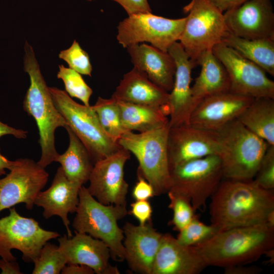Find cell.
Listing matches in <instances>:
<instances>
[{
	"label": "cell",
	"mask_w": 274,
	"mask_h": 274,
	"mask_svg": "<svg viewBox=\"0 0 274 274\" xmlns=\"http://www.w3.org/2000/svg\"><path fill=\"white\" fill-rule=\"evenodd\" d=\"M129 214L134 216L139 222V224L145 225L151 220L152 209L148 200H135L130 205Z\"/></svg>",
	"instance_id": "8d00e7d4"
},
{
	"label": "cell",
	"mask_w": 274,
	"mask_h": 274,
	"mask_svg": "<svg viewBox=\"0 0 274 274\" xmlns=\"http://www.w3.org/2000/svg\"><path fill=\"white\" fill-rule=\"evenodd\" d=\"M58 56L67 63L70 68L80 74L91 76L92 67L89 56L76 40L69 48L61 51Z\"/></svg>",
	"instance_id": "e575fe53"
},
{
	"label": "cell",
	"mask_w": 274,
	"mask_h": 274,
	"mask_svg": "<svg viewBox=\"0 0 274 274\" xmlns=\"http://www.w3.org/2000/svg\"><path fill=\"white\" fill-rule=\"evenodd\" d=\"M130 157L129 151L121 147L114 154L95 163L87 189L98 202L126 206L128 184L124 179V168Z\"/></svg>",
	"instance_id": "5bb4252c"
},
{
	"label": "cell",
	"mask_w": 274,
	"mask_h": 274,
	"mask_svg": "<svg viewBox=\"0 0 274 274\" xmlns=\"http://www.w3.org/2000/svg\"><path fill=\"white\" fill-rule=\"evenodd\" d=\"M167 193L169 200L168 207L173 212V217L169 224L174 227V230L179 232L196 216V211L186 196L171 190Z\"/></svg>",
	"instance_id": "d6a6232c"
},
{
	"label": "cell",
	"mask_w": 274,
	"mask_h": 274,
	"mask_svg": "<svg viewBox=\"0 0 274 274\" xmlns=\"http://www.w3.org/2000/svg\"><path fill=\"white\" fill-rule=\"evenodd\" d=\"M125 260L135 273L151 274L153 263L162 236L151 220L145 225L126 222L123 227Z\"/></svg>",
	"instance_id": "ffe728a7"
},
{
	"label": "cell",
	"mask_w": 274,
	"mask_h": 274,
	"mask_svg": "<svg viewBox=\"0 0 274 274\" xmlns=\"http://www.w3.org/2000/svg\"><path fill=\"white\" fill-rule=\"evenodd\" d=\"M126 11L128 15L151 13L152 10L147 0H113Z\"/></svg>",
	"instance_id": "74e56055"
},
{
	"label": "cell",
	"mask_w": 274,
	"mask_h": 274,
	"mask_svg": "<svg viewBox=\"0 0 274 274\" xmlns=\"http://www.w3.org/2000/svg\"><path fill=\"white\" fill-rule=\"evenodd\" d=\"M92 107L105 132L111 139L118 143L126 131L122 124L117 100L112 97L109 99L98 97Z\"/></svg>",
	"instance_id": "f546056e"
},
{
	"label": "cell",
	"mask_w": 274,
	"mask_h": 274,
	"mask_svg": "<svg viewBox=\"0 0 274 274\" xmlns=\"http://www.w3.org/2000/svg\"><path fill=\"white\" fill-rule=\"evenodd\" d=\"M183 11L187 16L179 42L197 65L202 54L222 42L228 32L223 12L208 0H191Z\"/></svg>",
	"instance_id": "ba28073f"
},
{
	"label": "cell",
	"mask_w": 274,
	"mask_h": 274,
	"mask_svg": "<svg viewBox=\"0 0 274 274\" xmlns=\"http://www.w3.org/2000/svg\"><path fill=\"white\" fill-rule=\"evenodd\" d=\"M9 209V215L0 219V256L16 261L11 253L16 249L22 253L25 262L33 263L44 244L60 235L42 228L34 219L21 216L15 207Z\"/></svg>",
	"instance_id": "30bf717a"
},
{
	"label": "cell",
	"mask_w": 274,
	"mask_h": 274,
	"mask_svg": "<svg viewBox=\"0 0 274 274\" xmlns=\"http://www.w3.org/2000/svg\"><path fill=\"white\" fill-rule=\"evenodd\" d=\"M218 231L219 230L214 226L212 224L206 225L196 216L186 226L179 231L176 239L183 246L193 247L206 242Z\"/></svg>",
	"instance_id": "836d02e7"
},
{
	"label": "cell",
	"mask_w": 274,
	"mask_h": 274,
	"mask_svg": "<svg viewBox=\"0 0 274 274\" xmlns=\"http://www.w3.org/2000/svg\"><path fill=\"white\" fill-rule=\"evenodd\" d=\"M169 128L168 123L145 132L126 131L118 141L121 147L135 156L139 163L137 175L152 185L155 196L167 193L170 187L167 153Z\"/></svg>",
	"instance_id": "8992f818"
},
{
	"label": "cell",
	"mask_w": 274,
	"mask_h": 274,
	"mask_svg": "<svg viewBox=\"0 0 274 274\" xmlns=\"http://www.w3.org/2000/svg\"><path fill=\"white\" fill-rule=\"evenodd\" d=\"M237 120L269 145H274V99L254 98Z\"/></svg>",
	"instance_id": "4316f807"
},
{
	"label": "cell",
	"mask_w": 274,
	"mask_h": 274,
	"mask_svg": "<svg viewBox=\"0 0 274 274\" xmlns=\"http://www.w3.org/2000/svg\"><path fill=\"white\" fill-rule=\"evenodd\" d=\"M33 263L32 274H59L67 264L59 247L48 242Z\"/></svg>",
	"instance_id": "4dcf8cb0"
},
{
	"label": "cell",
	"mask_w": 274,
	"mask_h": 274,
	"mask_svg": "<svg viewBox=\"0 0 274 274\" xmlns=\"http://www.w3.org/2000/svg\"><path fill=\"white\" fill-rule=\"evenodd\" d=\"M222 12L234 8L248 0H208Z\"/></svg>",
	"instance_id": "b9f144b4"
},
{
	"label": "cell",
	"mask_w": 274,
	"mask_h": 274,
	"mask_svg": "<svg viewBox=\"0 0 274 274\" xmlns=\"http://www.w3.org/2000/svg\"><path fill=\"white\" fill-rule=\"evenodd\" d=\"M207 266L192 247L180 244L169 233L163 234L151 274H198Z\"/></svg>",
	"instance_id": "7402d4cb"
},
{
	"label": "cell",
	"mask_w": 274,
	"mask_h": 274,
	"mask_svg": "<svg viewBox=\"0 0 274 274\" xmlns=\"http://www.w3.org/2000/svg\"><path fill=\"white\" fill-rule=\"evenodd\" d=\"M49 89L66 125L85 145L94 164L121 147L105 132L92 106L77 103L66 91L56 87H49Z\"/></svg>",
	"instance_id": "52a82bcc"
},
{
	"label": "cell",
	"mask_w": 274,
	"mask_h": 274,
	"mask_svg": "<svg viewBox=\"0 0 274 274\" xmlns=\"http://www.w3.org/2000/svg\"><path fill=\"white\" fill-rule=\"evenodd\" d=\"M169 171V190L188 197L195 211L205 208L223 178L221 160L216 155L187 161Z\"/></svg>",
	"instance_id": "9c48e42d"
},
{
	"label": "cell",
	"mask_w": 274,
	"mask_h": 274,
	"mask_svg": "<svg viewBox=\"0 0 274 274\" xmlns=\"http://www.w3.org/2000/svg\"><path fill=\"white\" fill-rule=\"evenodd\" d=\"M167 52L176 65L174 82L168 93L169 124L170 127L188 124L195 107L191 92V72L196 66L179 42L174 43Z\"/></svg>",
	"instance_id": "e0dca14e"
},
{
	"label": "cell",
	"mask_w": 274,
	"mask_h": 274,
	"mask_svg": "<svg viewBox=\"0 0 274 274\" xmlns=\"http://www.w3.org/2000/svg\"><path fill=\"white\" fill-rule=\"evenodd\" d=\"M49 174L29 158H19L6 176L0 179V212L23 203L31 210L38 194L46 185Z\"/></svg>",
	"instance_id": "4fadbf2b"
},
{
	"label": "cell",
	"mask_w": 274,
	"mask_h": 274,
	"mask_svg": "<svg viewBox=\"0 0 274 274\" xmlns=\"http://www.w3.org/2000/svg\"><path fill=\"white\" fill-rule=\"evenodd\" d=\"M62 274H93L94 271L89 266L80 264H67L62 268Z\"/></svg>",
	"instance_id": "ab89813d"
},
{
	"label": "cell",
	"mask_w": 274,
	"mask_h": 274,
	"mask_svg": "<svg viewBox=\"0 0 274 274\" xmlns=\"http://www.w3.org/2000/svg\"><path fill=\"white\" fill-rule=\"evenodd\" d=\"M220 144L223 178L248 181L253 180L269 144L237 119L216 131Z\"/></svg>",
	"instance_id": "277c9868"
},
{
	"label": "cell",
	"mask_w": 274,
	"mask_h": 274,
	"mask_svg": "<svg viewBox=\"0 0 274 274\" xmlns=\"http://www.w3.org/2000/svg\"><path fill=\"white\" fill-rule=\"evenodd\" d=\"M211 197V224L219 231L266 223L274 210L273 190L253 180H222Z\"/></svg>",
	"instance_id": "6da1fadb"
},
{
	"label": "cell",
	"mask_w": 274,
	"mask_h": 274,
	"mask_svg": "<svg viewBox=\"0 0 274 274\" xmlns=\"http://www.w3.org/2000/svg\"><path fill=\"white\" fill-rule=\"evenodd\" d=\"M81 187L70 181L59 166L51 186L47 190L41 191L34 201V205L43 209V216L46 219L53 216L60 217L68 237L73 234L70 229L68 214L76 213Z\"/></svg>",
	"instance_id": "44dd1931"
},
{
	"label": "cell",
	"mask_w": 274,
	"mask_h": 274,
	"mask_svg": "<svg viewBox=\"0 0 274 274\" xmlns=\"http://www.w3.org/2000/svg\"><path fill=\"white\" fill-rule=\"evenodd\" d=\"M15 164V161L9 160L1 154L0 148V176L6 174V169L10 170Z\"/></svg>",
	"instance_id": "f6af8a7d"
},
{
	"label": "cell",
	"mask_w": 274,
	"mask_h": 274,
	"mask_svg": "<svg viewBox=\"0 0 274 274\" xmlns=\"http://www.w3.org/2000/svg\"><path fill=\"white\" fill-rule=\"evenodd\" d=\"M254 98L227 91L207 97L193 110L189 121L191 125L216 131L237 119Z\"/></svg>",
	"instance_id": "ac0fdd59"
},
{
	"label": "cell",
	"mask_w": 274,
	"mask_h": 274,
	"mask_svg": "<svg viewBox=\"0 0 274 274\" xmlns=\"http://www.w3.org/2000/svg\"><path fill=\"white\" fill-rule=\"evenodd\" d=\"M134 67L145 73L149 80L169 92L173 86L176 65L167 52L146 43L127 48Z\"/></svg>",
	"instance_id": "cb8c5ba5"
},
{
	"label": "cell",
	"mask_w": 274,
	"mask_h": 274,
	"mask_svg": "<svg viewBox=\"0 0 274 274\" xmlns=\"http://www.w3.org/2000/svg\"><path fill=\"white\" fill-rule=\"evenodd\" d=\"M220 144L216 131L184 124L170 127L167 153L170 169L189 161L219 155ZM170 172V171H169Z\"/></svg>",
	"instance_id": "9a60e30c"
},
{
	"label": "cell",
	"mask_w": 274,
	"mask_h": 274,
	"mask_svg": "<svg viewBox=\"0 0 274 274\" xmlns=\"http://www.w3.org/2000/svg\"><path fill=\"white\" fill-rule=\"evenodd\" d=\"M87 1H89V2H90V1H94V0H87Z\"/></svg>",
	"instance_id": "bcb514c9"
},
{
	"label": "cell",
	"mask_w": 274,
	"mask_h": 274,
	"mask_svg": "<svg viewBox=\"0 0 274 274\" xmlns=\"http://www.w3.org/2000/svg\"><path fill=\"white\" fill-rule=\"evenodd\" d=\"M197 65H201V71L191 86L195 107L207 97L229 91L230 86L227 71L212 50L202 54Z\"/></svg>",
	"instance_id": "d4e9b609"
},
{
	"label": "cell",
	"mask_w": 274,
	"mask_h": 274,
	"mask_svg": "<svg viewBox=\"0 0 274 274\" xmlns=\"http://www.w3.org/2000/svg\"><path fill=\"white\" fill-rule=\"evenodd\" d=\"M75 234L70 237L64 234L58 238L59 248L67 264L88 266L97 274L120 273L118 268L109 262L111 254L106 244L86 233L75 230Z\"/></svg>",
	"instance_id": "d6986e66"
},
{
	"label": "cell",
	"mask_w": 274,
	"mask_h": 274,
	"mask_svg": "<svg viewBox=\"0 0 274 274\" xmlns=\"http://www.w3.org/2000/svg\"><path fill=\"white\" fill-rule=\"evenodd\" d=\"M253 180L264 189L273 190L274 145H268Z\"/></svg>",
	"instance_id": "d590c367"
},
{
	"label": "cell",
	"mask_w": 274,
	"mask_h": 274,
	"mask_svg": "<svg viewBox=\"0 0 274 274\" xmlns=\"http://www.w3.org/2000/svg\"><path fill=\"white\" fill-rule=\"evenodd\" d=\"M116 100L120 109L122 124L126 131L145 132L169 123L168 116L161 109Z\"/></svg>",
	"instance_id": "83f0119b"
},
{
	"label": "cell",
	"mask_w": 274,
	"mask_h": 274,
	"mask_svg": "<svg viewBox=\"0 0 274 274\" xmlns=\"http://www.w3.org/2000/svg\"><path fill=\"white\" fill-rule=\"evenodd\" d=\"M212 51L227 71L229 91L254 98L274 99V82L262 68L222 42L216 45Z\"/></svg>",
	"instance_id": "7c38bea8"
},
{
	"label": "cell",
	"mask_w": 274,
	"mask_h": 274,
	"mask_svg": "<svg viewBox=\"0 0 274 274\" xmlns=\"http://www.w3.org/2000/svg\"><path fill=\"white\" fill-rule=\"evenodd\" d=\"M228 32L247 39L274 40V12L270 0H248L223 13Z\"/></svg>",
	"instance_id": "2e32d148"
},
{
	"label": "cell",
	"mask_w": 274,
	"mask_h": 274,
	"mask_svg": "<svg viewBox=\"0 0 274 274\" xmlns=\"http://www.w3.org/2000/svg\"><path fill=\"white\" fill-rule=\"evenodd\" d=\"M244 265H238L225 267L224 273L226 274H257L262 270L259 267Z\"/></svg>",
	"instance_id": "60d3db41"
},
{
	"label": "cell",
	"mask_w": 274,
	"mask_h": 274,
	"mask_svg": "<svg viewBox=\"0 0 274 274\" xmlns=\"http://www.w3.org/2000/svg\"><path fill=\"white\" fill-rule=\"evenodd\" d=\"M76 213L72 223L75 231L102 241L109 248L114 260H125L123 230L118 221L128 214L126 206L101 203L83 185L79 190Z\"/></svg>",
	"instance_id": "5b68a950"
},
{
	"label": "cell",
	"mask_w": 274,
	"mask_h": 274,
	"mask_svg": "<svg viewBox=\"0 0 274 274\" xmlns=\"http://www.w3.org/2000/svg\"><path fill=\"white\" fill-rule=\"evenodd\" d=\"M24 51V71L29 77L30 85L23 108L36 122L39 134L38 142L41 148V156L37 163L45 168L55 162L58 155L55 146V130L59 127H65L66 123L54 105L33 48L27 41Z\"/></svg>",
	"instance_id": "3957f363"
},
{
	"label": "cell",
	"mask_w": 274,
	"mask_h": 274,
	"mask_svg": "<svg viewBox=\"0 0 274 274\" xmlns=\"http://www.w3.org/2000/svg\"><path fill=\"white\" fill-rule=\"evenodd\" d=\"M57 77L63 82L65 91L70 96L78 98L85 106H90L89 99L93 91L80 73L61 64L59 65Z\"/></svg>",
	"instance_id": "1f68e13d"
},
{
	"label": "cell",
	"mask_w": 274,
	"mask_h": 274,
	"mask_svg": "<svg viewBox=\"0 0 274 274\" xmlns=\"http://www.w3.org/2000/svg\"><path fill=\"white\" fill-rule=\"evenodd\" d=\"M64 128L68 134V147L63 154H58L55 162L60 164L70 181L82 186L89 181L94 163L80 140L68 126Z\"/></svg>",
	"instance_id": "484cf974"
},
{
	"label": "cell",
	"mask_w": 274,
	"mask_h": 274,
	"mask_svg": "<svg viewBox=\"0 0 274 274\" xmlns=\"http://www.w3.org/2000/svg\"><path fill=\"white\" fill-rule=\"evenodd\" d=\"M222 42L260 66L266 73L274 76L273 39H247L228 32Z\"/></svg>",
	"instance_id": "f1b7e54d"
},
{
	"label": "cell",
	"mask_w": 274,
	"mask_h": 274,
	"mask_svg": "<svg viewBox=\"0 0 274 274\" xmlns=\"http://www.w3.org/2000/svg\"><path fill=\"white\" fill-rule=\"evenodd\" d=\"M27 134L26 131L12 127L0 121V138L5 135L10 134L17 139H25Z\"/></svg>",
	"instance_id": "7bdbcfd3"
},
{
	"label": "cell",
	"mask_w": 274,
	"mask_h": 274,
	"mask_svg": "<svg viewBox=\"0 0 274 274\" xmlns=\"http://www.w3.org/2000/svg\"><path fill=\"white\" fill-rule=\"evenodd\" d=\"M274 247V228L266 223L218 231L192 248L207 266L227 267L256 261Z\"/></svg>",
	"instance_id": "7a4b0ae2"
},
{
	"label": "cell",
	"mask_w": 274,
	"mask_h": 274,
	"mask_svg": "<svg viewBox=\"0 0 274 274\" xmlns=\"http://www.w3.org/2000/svg\"><path fill=\"white\" fill-rule=\"evenodd\" d=\"M186 17L169 19L151 13L128 15L117 26V40L123 47L149 43L167 52L178 42L183 30Z\"/></svg>",
	"instance_id": "8fae6325"
},
{
	"label": "cell",
	"mask_w": 274,
	"mask_h": 274,
	"mask_svg": "<svg viewBox=\"0 0 274 274\" xmlns=\"http://www.w3.org/2000/svg\"><path fill=\"white\" fill-rule=\"evenodd\" d=\"M0 269L2 274H22L19 264L16 261L0 259Z\"/></svg>",
	"instance_id": "ee69618b"
},
{
	"label": "cell",
	"mask_w": 274,
	"mask_h": 274,
	"mask_svg": "<svg viewBox=\"0 0 274 274\" xmlns=\"http://www.w3.org/2000/svg\"><path fill=\"white\" fill-rule=\"evenodd\" d=\"M136 182L132 192L133 197L135 200H148L155 196L152 185L142 176L137 175Z\"/></svg>",
	"instance_id": "f35d334b"
},
{
	"label": "cell",
	"mask_w": 274,
	"mask_h": 274,
	"mask_svg": "<svg viewBox=\"0 0 274 274\" xmlns=\"http://www.w3.org/2000/svg\"><path fill=\"white\" fill-rule=\"evenodd\" d=\"M168 92L133 67L125 74L112 97L116 100L162 110L168 116Z\"/></svg>",
	"instance_id": "603a6c76"
}]
</instances>
